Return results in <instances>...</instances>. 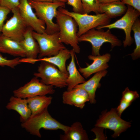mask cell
<instances>
[{
	"label": "cell",
	"mask_w": 140,
	"mask_h": 140,
	"mask_svg": "<svg viewBox=\"0 0 140 140\" xmlns=\"http://www.w3.org/2000/svg\"><path fill=\"white\" fill-rule=\"evenodd\" d=\"M10 11L9 9L0 5V35L2 34L4 22Z\"/></svg>",
	"instance_id": "28"
},
{
	"label": "cell",
	"mask_w": 140,
	"mask_h": 140,
	"mask_svg": "<svg viewBox=\"0 0 140 140\" xmlns=\"http://www.w3.org/2000/svg\"><path fill=\"white\" fill-rule=\"evenodd\" d=\"M55 18L59 27V36L61 42L70 45L75 53H79L80 48L77 35L78 25L75 21L71 16L58 10Z\"/></svg>",
	"instance_id": "3"
},
{
	"label": "cell",
	"mask_w": 140,
	"mask_h": 140,
	"mask_svg": "<svg viewBox=\"0 0 140 140\" xmlns=\"http://www.w3.org/2000/svg\"><path fill=\"white\" fill-rule=\"evenodd\" d=\"M53 87L41 82L34 76L29 82L13 92L14 96L27 99L37 96L53 94L55 92Z\"/></svg>",
	"instance_id": "11"
},
{
	"label": "cell",
	"mask_w": 140,
	"mask_h": 140,
	"mask_svg": "<svg viewBox=\"0 0 140 140\" xmlns=\"http://www.w3.org/2000/svg\"><path fill=\"white\" fill-rule=\"evenodd\" d=\"M104 129L102 127H95L91 130L96 135V138L94 140H105L107 139L103 133Z\"/></svg>",
	"instance_id": "31"
},
{
	"label": "cell",
	"mask_w": 140,
	"mask_h": 140,
	"mask_svg": "<svg viewBox=\"0 0 140 140\" xmlns=\"http://www.w3.org/2000/svg\"><path fill=\"white\" fill-rule=\"evenodd\" d=\"M18 57L11 59H8L3 56L0 53V66H7L12 68H14L16 66L20 64Z\"/></svg>",
	"instance_id": "27"
},
{
	"label": "cell",
	"mask_w": 140,
	"mask_h": 140,
	"mask_svg": "<svg viewBox=\"0 0 140 140\" xmlns=\"http://www.w3.org/2000/svg\"><path fill=\"white\" fill-rule=\"evenodd\" d=\"M95 126L113 131L114 133L112 136L115 138L130 127L131 123L122 119L118 114L116 109L112 108L109 111L106 110L102 113Z\"/></svg>",
	"instance_id": "9"
},
{
	"label": "cell",
	"mask_w": 140,
	"mask_h": 140,
	"mask_svg": "<svg viewBox=\"0 0 140 140\" xmlns=\"http://www.w3.org/2000/svg\"><path fill=\"white\" fill-rule=\"evenodd\" d=\"M33 31L31 27L28 26L24 33L23 39L19 42L25 52V58L29 59L37 58L39 52V45L32 35Z\"/></svg>",
	"instance_id": "16"
},
{
	"label": "cell",
	"mask_w": 140,
	"mask_h": 140,
	"mask_svg": "<svg viewBox=\"0 0 140 140\" xmlns=\"http://www.w3.org/2000/svg\"><path fill=\"white\" fill-rule=\"evenodd\" d=\"M131 30L134 33L136 47L133 52L130 55L132 60H135L140 57V20L138 18L134 23Z\"/></svg>",
	"instance_id": "24"
},
{
	"label": "cell",
	"mask_w": 140,
	"mask_h": 140,
	"mask_svg": "<svg viewBox=\"0 0 140 140\" xmlns=\"http://www.w3.org/2000/svg\"><path fill=\"white\" fill-rule=\"evenodd\" d=\"M0 52L15 56L26 57L25 52L19 42L0 35Z\"/></svg>",
	"instance_id": "18"
},
{
	"label": "cell",
	"mask_w": 140,
	"mask_h": 140,
	"mask_svg": "<svg viewBox=\"0 0 140 140\" xmlns=\"http://www.w3.org/2000/svg\"><path fill=\"white\" fill-rule=\"evenodd\" d=\"M21 126L31 135L39 138L41 137L40 131L42 128L50 130L60 129L65 132L69 127L53 118L48 112L47 108L39 113L31 115L26 121L22 123Z\"/></svg>",
	"instance_id": "1"
},
{
	"label": "cell",
	"mask_w": 140,
	"mask_h": 140,
	"mask_svg": "<svg viewBox=\"0 0 140 140\" xmlns=\"http://www.w3.org/2000/svg\"><path fill=\"white\" fill-rule=\"evenodd\" d=\"M62 99L64 104L74 106L81 109L84 107L86 102L89 101L87 92L82 88L77 87L64 92Z\"/></svg>",
	"instance_id": "15"
},
{
	"label": "cell",
	"mask_w": 140,
	"mask_h": 140,
	"mask_svg": "<svg viewBox=\"0 0 140 140\" xmlns=\"http://www.w3.org/2000/svg\"><path fill=\"white\" fill-rule=\"evenodd\" d=\"M131 103L121 99L119 105L116 109L118 115L121 116L123 111L128 107Z\"/></svg>",
	"instance_id": "32"
},
{
	"label": "cell",
	"mask_w": 140,
	"mask_h": 140,
	"mask_svg": "<svg viewBox=\"0 0 140 140\" xmlns=\"http://www.w3.org/2000/svg\"><path fill=\"white\" fill-rule=\"evenodd\" d=\"M124 4L130 5L140 12V0H122Z\"/></svg>",
	"instance_id": "33"
},
{
	"label": "cell",
	"mask_w": 140,
	"mask_h": 140,
	"mask_svg": "<svg viewBox=\"0 0 140 140\" xmlns=\"http://www.w3.org/2000/svg\"><path fill=\"white\" fill-rule=\"evenodd\" d=\"M37 72L34 73V76L40 79V81L47 85L62 88L67 86L68 74L64 73L54 65L41 61Z\"/></svg>",
	"instance_id": "6"
},
{
	"label": "cell",
	"mask_w": 140,
	"mask_h": 140,
	"mask_svg": "<svg viewBox=\"0 0 140 140\" xmlns=\"http://www.w3.org/2000/svg\"><path fill=\"white\" fill-rule=\"evenodd\" d=\"M71 59L67 67L68 73L67 79V90H72L76 85L83 83L86 81L85 78L77 69L75 62V53L72 49L70 50Z\"/></svg>",
	"instance_id": "20"
},
{
	"label": "cell",
	"mask_w": 140,
	"mask_h": 140,
	"mask_svg": "<svg viewBox=\"0 0 140 140\" xmlns=\"http://www.w3.org/2000/svg\"><path fill=\"white\" fill-rule=\"evenodd\" d=\"M139 97V94L137 91L131 90L127 87L122 93L121 99L131 103Z\"/></svg>",
	"instance_id": "26"
},
{
	"label": "cell",
	"mask_w": 140,
	"mask_h": 140,
	"mask_svg": "<svg viewBox=\"0 0 140 140\" xmlns=\"http://www.w3.org/2000/svg\"><path fill=\"white\" fill-rule=\"evenodd\" d=\"M107 73L106 70L97 72L88 81L78 84L74 87L80 88L85 90L88 95L90 103L95 104L96 102L95 99L96 90L100 85V80Z\"/></svg>",
	"instance_id": "17"
},
{
	"label": "cell",
	"mask_w": 140,
	"mask_h": 140,
	"mask_svg": "<svg viewBox=\"0 0 140 140\" xmlns=\"http://www.w3.org/2000/svg\"><path fill=\"white\" fill-rule=\"evenodd\" d=\"M6 107L9 110H14L17 112L20 115V121L22 123L26 121L31 115L26 99L12 96Z\"/></svg>",
	"instance_id": "19"
},
{
	"label": "cell",
	"mask_w": 140,
	"mask_h": 140,
	"mask_svg": "<svg viewBox=\"0 0 140 140\" xmlns=\"http://www.w3.org/2000/svg\"><path fill=\"white\" fill-rule=\"evenodd\" d=\"M78 40L79 42L90 43L92 45V55L94 56L100 55L101 47L105 43H110L112 48L122 45L121 40L112 34L109 29L104 31L102 29H92L79 37Z\"/></svg>",
	"instance_id": "4"
},
{
	"label": "cell",
	"mask_w": 140,
	"mask_h": 140,
	"mask_svg": "<svg viewBox=\"0 0 140 140\" xmlns=\"http://www.w3.org/2000/svg\"><path fill=\"white\" fill-rule=\"evenodd\" d=\"M32 1L40 2H52L55 1H60L66 3L67 2V0H32Z\"/></svg>",
	"instance_id": "34"
},
{
	"label": "cell",
	"mask_w": 140,
	"mask_h": 140,
	"mask_svg": "<svg viewBox=\"0 0 140 140\" xmlns=\"http://www.w3.org/2000/svg\"><path fill=\"white\" fill-rule=\"evenodd\" d=\"M100 3H106L115 2L121 1L122 0H98Z\"/></svg>",
	"instance_id": "35"
},
{
	"label": "cell",
	"mask_w": 140,
	"mask_h": 140,
	"mask_svg": "<svg viewBox=\"0 0 140 140\" xmlns=\"http://www.w3.org/2000/svg\"><path fill=\"white\" fill-rule=\"evenodd\" d=\"M32 35L39 46L38 58L54 56L66 48L60 40L59 31L49 34L45 32L39 33L33 31Z\"/></svg>",
	"instance_id": "7"
},
{
	"label": "cell",
	"mask_w": 140,
	"mask_h": 140,
	"mask_svg": "<svg viewBox=\"0 0 140 140\" xmlns=\"http://www.w3.org/2000/svg\"><path fill=\"white\" fill-rule=\"evenodd\" d=\"M110 54L107 53L102 55H89L88 59L93 61L92 63L86 67H80L79 71L85 78L87 79L94 73L106 70L109 67L108 63L110 60Z\"/></svg>",
	"instance_id": "14"
},
{
	"label": "cell",
	"mask_w": 140,
	"mask_h": 140,
	"mask_svg": "<svg viewBox=\"0 0 140 140\" xmlns=\"http://www.w3.org/2000/svg\"><path fill=\"white\" fill-rule=\"evenodd\" d=\"M67 2L73 7V12L82 13L81 0H67Z\"/></svg>",
	"instance_id": "30"
},
{
	"label": "cell",
	"mask_w": 140,
	"mask_h": 140,
	"mask_svg": "<svg viewBox=\"0 0 140 140\" xmlns=\"http://www.w3.org/2000/svg\"><path fill=\"white\" fill-rule=\"evenodd\" d=\"M121 1L100 3L99 13H104L109 18H115L120 16L125 12L127 6Z\"/></svg>",
	"instance_id": "21"
},
{
	"label": "cell",
	"mask_w": 140,
	"mask_h": 140,
	"mask_svg": "<svg viewBox=\"0 0 140 140\" xmlns=\"http://www.w3.org/2000/svg\"><path fill=\"white\" fill-rule=\"evenodd\" d=\"M64 134L60 135L61 140H87L88 136L81 123L79 122H74Z\"/></svg>",
	"instance_id": "23"
},
{
	"label": "cell",
	"mask_w": 140,
	"mask_h": 140,
	"mask_svg": "<svg viewBox=\"0 0 140 140\" xmlns=\"http://www.w3.org/2000/svg\"><path fill=\"white\" fill-rule=\"evenodd\" d=\"M20 1V0H0V5L7 8L11 11L18 7Z\"/></svg>",
	"instance_id": "29"
},
{
	"label": "cell",
	"mask_w": 140,
	"mask_h": 140,
	"mask_svg": "<svg viewBox=\"0 0 140 140\" xmlns=\"http://www.w3.org/2000/svg\"><path fill=\"white\" fill-rule=\"evenodd\" d=\"M28 2L35 10L37 17L45 22L46 33L51 34L59 31L58 25L54 23L53 20L57 14L58 8H65V3L59 1L40 2L32 0H28Z\"/></svg>",
	"instance_id": "2"
},
{
	"label": "cell",
	"mask_w": 140,
	"mask_h": 140,
	"mask_svg": "<svg viewBox=\"0 0 140 140\" xmlns=\"http://www.w3.org/2000/svg\"></svg>",
	"instance_id": "36"
},
{
	"label": "cell",
	"mask_w": 140,
	"mask_h": 140,
	"mask_svg": "<svg viewBox=\"0 0 140 140\" xmlns=\"http://www.w3.org/2000/svg\"><path fill=\"white\" fill-rule=\"evenodd\" d=\"M26 99L31 115H33L47 109L51 103L52 97L46 95L37 96Z\"/></svg>",
	"instance_id": "22"
},
{
	"label": "cell",
	"mask_w": 140,
	"mask_h": 140,
	"mask_svg": "<svg viewBox=\"0 0 140 140\" xmlns=\"http://www.w3.org/2000/svg\"><path fill=\"white\" fill-rule=\"evenodd\" d=\"M71 58L70 51L66 48L60 50L57 54L50 57L31 59L26 58L20 59V62L34 64L39 61H44L52 64L55 66L62 72L68 74L66 67L67 61Z\"/></svg>",
	"instance_id": "13"
},
{
	"label": "cell",
	"mask_w": 140,
	"mask_h": 140,
	"mask_svg": "<svg viewBox=\"0 0 140 140\" xmlns=\"http://www.w3.org/2000/svg\"><path fill=\"white\" fill-rule=\"evenodd\" d=\"M11 11L12 16L4 24L2 34L19 42L23 39L28 26L21 16L18 7Z\"/></svg>",
	"instance_id": "10"
},
{
	"label": "cell",
	"mask_w": 140,
	"mask_h": 140,
	"mask_svg": "<svg viewBox=\"0 0 140 140\" xmlns=\"http://www.w3.org/2000/svg\"><path fill=\"white\" fill-rule=\"evenodd\" d=\"M20 14L28 26L39 33L45 32L46 25L44 22L39 19L33 11L28 0H20L18 7Z\"/></svg>",
	"instance_id": "12"
},
{
	"label": "cell",
	"mask_w": 140,
	"mask_h": 140,
	"mask_svg": "<svg viewBox=\"0 0 140 140\" xmlns=\"http://www.w3.org/2000/svg\"><path fill=\"white\" fill-rule=\"evenodd\" d=\"M127 5L126 11L121 18L113 23L96 27V29L107 28L110 30L114 28L123 30L125 34V39L123 42L124 47L130 46L133 43L134 39L131 36V28L135 21L140 15V12L130 5Z\"/></svg>",
	"instance_id": "8"
},
{
	"label": "cell",
	"mask_w": 140,
	"mask_h": 140,
	"mask_svg": "<svg viewBox=\"0 0 140 140\" xmlns=\"http://www.w3.org/2000/svg\"><path fill=\"white\" fill-rule=\"evenodd\" d=\"M58 10L71 16L75 21L78 26V37L92 29L109 24L111 19L104 13L93 15L80 13L69 11L62 7L59 8Z\"/></svg>",
	"instance_id": "5"
},
{
	"label": "cell",
	"mask_w": 140,
	"mask_h": 140,
	"mask_svg": "<svg viewBox=\"0 0 140 140\" xmlns=\"http://www.w3.org/2000/svg\"><path fill=\"white\" fill-rule=\"evenodd\" d=\"M82 13L88 14L93 12L97 14L99 13L100 3L98 0H81Z\"/></svg>",
	"instance_id": "25"
}]
</instances>
